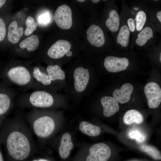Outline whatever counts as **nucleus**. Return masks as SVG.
Masks as SVG:
<instances>
[{"instance_id":"obj_1","label":"nucleus","mask_w":161,"mask_h":161,"mask_svg":"<svg viewBox=\"0 0 161 161\" xmlns=\"http://www.w3.org/2000/svg\"><path fill=\"white\" fill-rule=\"evenodd\" d=\"M6 147L10 155L14 159L22 160L29 156L30 151V142L22 133L14 131L7 137Z\"/></svg>"},{"instance_id":"obj_2","label":"nucleus","mask_w":161,"mask_h":161,"mask_svg":"<svg viewBox=\"0 0 161 161\" xmlns=\"http://www.w3.org/2000/svg\"><path fill=\"white\" fill-rule=\"evenodd\" d=\"M7 76L11 82L19 86L28 84L32 78L29 70L26 67L20 66L11 68L7 72Z\"/></svg>"},{"instance_id":"obj_3","label":"nucleus","mask_w":161,"mask_h":161,"mask_svg":"<svg viewBox=\"0 0 161 161\" xmlns=\"http://www.w3.org/2000/svg\"><path fill=\"white\" fill-rule=\"evenodd\" d=\"M54 18L56 24L60 28L64 30L70 29L72 24L71 8L66 4L59 6L55 11Z\"/></svg>"},{"instance_id":"obj_4","label":"nucleus","mask_w":161,"mask_h":161,"mask_svg":"<svg viewBox=\"0 0 161 161\" xmlns=\"http://www.w3.org/2000/svg\"><path fill=\"white\" fill-rule=\"evenodd\" d=\"M55 126L54 122L51 117L44 116L38 118L34 122V131L38 137H46L52 132Z\"/></svg>"},{"instance_id":"obj_5","label":"nucleus","mask_w":161,"mask_h":161,"mask_svg":"<svg viewBox=\"0 0 161 161\" xmlns=\"http://www.w3.org/2000/svg\"><path fill=\"white\" fill-rule=\"evenodd\" d=\"M144 92L149 107H158L161 102V89L158 84L154 82L148 83L144 87Z\"/></svg>"},{"instance_id":"obj_6","label":"nucleus","mask_w":161,"mask_h":161,"mask_svg":"<svg viewBox=\"0 0 161 161\" xmlns=\"http://www.w3.org/2000/svg\"><path fill=\"white\" fill-rule=\"evenodd\" d=\"M89 153L86 161H107L110 156L111 151L107 145L101 143L93 145L89 149Z\"/></svg>"},{"instance_id":"obj_7","label":"nucleus","mask_w":161,"mask_h":161,"mask_svg":"<svg viewBox=\"0 0 161 161\" xmlns=\"http://www.w3.org/2000/svg\"><path fill=\"white\" fill-rule=\"evenodd\" d=\"M129 62L126 58L108 56L105 58L104 64L106 69L111 72H117L126 70Z\"/></svg>"},{"instance_id":"obj_8","label":"nucleus","mask_w":161,"mask_h":161,"mask_svg":"<svg viewBox=\"0 0 161 161\" xmlns=\"http://www.w3.org/2000/svg\"><path fill=\"white\" fill-rule=\"evenodd\" d=\"M29 101L30 103L37 107L45 108L51 106L54 100L52 96L48 93L43 91H36L30 95Z\"/></svg>"},{"instance_id":"obj_9","label":"nucleus","mask_w":161,"mask_h":161,"mask_svg":"<svg viewBox=\"0 0 161 161\" xmlns=\"http://www.w3.org/2000/svg\"><path fill=\"white\" fill-rule=\"evenodd\" d=\"M71 47L70 43L66 40L61 39L53 44L48 50L47 54L50 58L58 59L63 57Z\"/></svg>"},{"instance_id":"obj_10","label":"nucleus","mask_w":161,"mask_h":161,"mask_svg":"<svg viewBox=\"0 0 161 161\" xmlns=\"http://www.w3.org/2000/svg\"><path fill=\"white\" fill-rule=\"evenodd\" d=\"M73 76L76 91L78 92L83 91L87 86L89 78L88 69L82 67H78L74 71Z\"/></svg>"},{"instance_id":"obj_11","label":"nucleus","mask_w":161,"mask_h":161,"mask_svg":"<svg viewBox=\"0 0 161 161\" xmlns=\"http://www.w3.org/2000/svg\"><path fill=\"white\" fill-rule=\"evenodd\" d=\"M87 39L92 45L97 47H102L105 42L103 32L98 26L92 24L86 32Z\"/></svg>"},{"instance_id":"obj_12","label":"nucleus","mask_w":161,"mask_h":161,"mask_svg":"<svg viewBox=\"0 0 161 161\" xmlns=\"http://www.w3.org/2000/svg\"><path fill=\"white\" fill-rule=\"evenodd\" d=\"M103 107V114L106 117L113 115L119 109L118 102L113 97L104 96L100 99Z\"/></svg>"},{"instance_id":"obj_13","label":"nucleus","mask_w":161,"mask_h":161,"mask_svg":"<svg viewBox=\"0 0 161 161\" xmlns=\"http://www.w3.org/2000/svg\"><path fill=\"white\" fill-rule=\"evenodd\" d=\"M133 85L129 83H126L121 87L113 92V96L117 101L121 104L128 102L130 99L131 95L133 90Z\"/></svg>"},{"instance_id":"obj_14","label":"nucleus","mask_w":161,"mask_h":161,"mask_svg":"<svg viewBox=\"0 0 161 161\" xmlns=\"http://www.w3.org/2000/svg\"><path fill=\"white\" fill-rule=\"evenodd\" d=\"M73 147L74 144L72 141L70 134L68 132L64 133L62 136L58 148L60 157L63 159L67 158L70 154V150Z\"/></svg>"},{"instance_id":"obj_15","label":"nucleus","mask_w":161,"mask_h":161,"mask_svg":"<svg viewBox=\"0 0 161 161\" xmlns=\"http://www.w3.org/2000/svg\"><path fill=\"white\" fill-rule=\"evenodd\" d=\"M23 32L24 29L23 27H20L18 28V24L16 21H12L8 27L7 40L12 44L17 43L23 35Z\"/></svg>"},{"instance_id":"obj_16","label":"nucleus","mask_w":161,"mask_h":161,"mask_svg":"<svg viewBox=\"0 0 161 161\" xmlns=\"http://www.w3.org/2000/svg\"><path fill=\"white\" fill-rule=\"evenodd\" d=\"M79 129L83 133L92 137L99 135L101 132L100 128L86 121L81 122L80 124Z\"/></svg>"},{"instance_id":"obj_17","label":"nucleus","mask_w":161,"mask_h":161,"mask_svg":"<svg viewBox=\"0 0 161 161\" xmlns=\"http://www.w3.org/2000/svg\"><path fill=\"white\" fill-rule=\"evenodd\" d=\"M143 120L142 114L139 112L135 109L128 110L126 112L123 117L124 122L127 125H130L134 123H140Z\"/></svg>"},{"instance_id":"obj_18","label":"nucleus","mask_w":161,"mask_h":161,"mask_svg":"<svg viewBox=\"0 0 161 161\" xmlns=\"http://www.w3.org/2000/svg\"><path fill=\"white\" fill-rule=\"evenodd\" d=\"M120 19L119 15L115 10H111L109 12V17L106 21L107 27L111 31L115 32L119 28Z\"/></svg>"},{"instance_id":"obj_19","label":"nucleus","mask_w":161,"mask_h":161,"mask_svg":"<svg viewBox=\"0 0 161 161\" xmlns=\"http://www.w3.org/2000/svg\"><path fill=\"white\" fill-rule=\"evenodd\" d=\"M47 72L52 81L63 80L65 78V72L58 65L48 66Z\"/></svg>"},{"instance_id":"obj_20","label":"nucleus","mask_w":161,"mask_h":161,"mask_svg":"<svg viewBox=\"0 0 161 161\" xmlns=\"http://www.w3.org/2000/svg\"><path fill=\"white\" fill-rule=\"evenodd\" d=\"M39 43L38 36L36 35H33L24 40L20 43L19 46L22 49L26 48L28 51L31 52L37 48Z\"/></svg>"},{"instance_id":"obj_21","label":"nucleus","mask_w":161,"mask_h":161,"mask_svg":"<svg viewBox=\"0 0 161 161\" xmlns=\"http://www.w3.org/2000/svg\"><path fill=\"white\" fill-rule=\"evenodd\" d=\"M153 32L152 29L150 27H146L138 34V38L136 40V43L138 45L143 46L150 39L153 38Z\"/></svg>"},{"instance_id":"obj_22","label":"nucleus","mask_w":161,"mask_h":161,"mask_svg":"<svg viewBox=\"0 0 161 161\" xmlns=\"http://www.w3.org/2000/svg\"><path fill=\"white\" fill-rule=\"evenodd\" d=\"M32 74L33 77L37 81L43 85L47 86L51 83L52 81L47 73L42 72L38 67L34 68Z\"/></svg>"},{"instance_id":"obj_23","label":"nucleus","mask_w":161,"mask_h":161,"mask_svg":"<svg viewBox=\"0 0 161 161\" xmlns=\"http://www.w3.org/2000/svg\"><path fill=\"white\" fill-rule=\"evenodd\" d=\"M130 35V30L128 27L126 25L123 26L117 36V42L123 47H127L129 43Z\"/></svg>"},{"instance_id":"obj_24","label":"nucleus","mask_w":161,"mask_h":161,"mask_svg":"<svg viewBox=\"0 0 161 161\" xmlns=\"http://www.w3.org/2000/svg\"><path fill=\"white\" fill-rule=\"evenodd\" d=\"M10 104L11 101L9 96L5 94L0 93V116L7 111Z\"/></svg>"},{"instance_id":"obj_25","label":"nucleus","mask_w":161,"mask_h":161,"mask_svg":"<svg viewBox=\"0 0 161 161\" xmlns=\"http://www.w3.org/2000/svg\"><path fill=\"white\" fill-rule=\"evenodd\" d=\"M128 134L129 138L135 140L138 142H142L146 139L145 134L138 129L133 128L130 129Z\"/></svg>"},{"instance_id":"obj_26","label":"nucleus","mask_w":161,"mask_h":161,"mask_svg":"<svg viewBox=\"0 0 161 161\" xmlns=\"http://www.w3.org/2000/svg\"><path fill=\"white\" fill-rule=\"evenodd\" d=\"M140 148L142 151L154 159L157 160H161L160 153L155 148L148 145H143L140 146Z\"/></svg>"},{"instance_id":"obj_27","label":"nucleus","mask_w":161,"mask_h":161,"mask_svg":"<svg viewBox=\"0 0 161 161\" xmlns=\"http://www.w3.org/2000/svg\"><path fill=\"white\" fill-rule=\"evenodd\" d=\"M27 27L25 29L24 33L27 36L31 34L36 30L38 24L35 22L34 18L30 16L27 17L26 21Z\"/></svg>"},{"instance_id":"obj_28","label":"nucleus","mask_w":161,"mask_h":161,"mask_svg":"<svg viewBox=\"0 0 161 161\" xmlns=\"http://www.w3.org/2000/svg\"><path fill=\"white\" fill-rule=\"evenodd\" d=\"M146 16L144 12L140 11L136 16V27L137 31H140L143 28L146 21Z\"/></svg>"},{"instance_id":"obj_29","label":"nucleus","mask_w":161,"mask_h":161,"mask_svg":"<svg viewBox=\"0 0 161 161\" xmlns=\"http://www.w3.org/2000/svg\"><path fill=\"white\" fill-rule=\"evenodd\" d=\"M7 33L5 22L4 19L0 16V42L4 39Z\"/></svg>"},{"instance_id":"obj_30","label":"nucleus","mask_w":161,"mask_h":161,"mask_svg":"<svg viewBox=\"0 0 161 161\" xmlns=\"http://www.w3.org/2000/svg\"><path fill=\"white\" fill-rule=\"evenodd\" d=\"M127 24L129 30L134 32L135 30V25L133 19L131 18H129L127 20Z\"/></svg>"},{"instance_id":"obj_31","label":"nucleus","mask_w":161,"mask_h":161,"mask_svg":"<svg viewBox=\"0 0 161 161\" xmlns=\"http://www.w3.org/2000/svg\"><path fill=\"white\" fill-rule=\"evenodd\" d=\"M6 2L5 0H0V10L4 6Z\"/></svg>"},{"instance_id":"obj_32","label":"nucleus","mask_w":161,"mask_h":161,"mask_svg":"<svg viewBox=\"0 0 161 161\" xmlns=\"http://www.w3.org/2000/svg\"><path fill=\"white\" fill-rule=\"evenodd\" d=\"M47 16H41V18H40V21L42 22H44L47 21Z\"/></svg>"},{"instance_id":"obj_33","label":"nucleus","mask_w":161,"mask_h":161,"mask_svg":"<svg viewBox=\"0 0 161 161\" xmlns=\"http://www.w3.org/2000/svg\"><path fill=\"white\" fill-rule=\"evenodd\" d=\"M157 16L160 22L161 23V11H160L157 13Z\"/></svg>"},{"instance_id":"obj_34","label":"nucleus","mask_w":161,"mask_h":161,"mask_svg":"<svg viewBox=\"0 0 161 161\" xmlns=\"http://www.w3.org/2000/svg\"><path fill=\"white\" fill-rule=\"evenodd\" d=\"M66 54L67 56L70 57L72 55V53L71 51L69 50L66 53Z\"/></svg>"},{"instance_id":"obj_35","label":"nucleus","mask_w":161,"mask_h":161,"mask_svg":"<svg viewBox=\"0 0 161 161\" xmlns=\"http://www.w3.org/2000/svg\"><path fill=\"white\" fill-rule=\"evenodd\" d=\"M0 161H4L2 154L0 151Z\"/></svg>"},{"instance_id":"obj_36","label":"nucleus","mask_w":161,"mask_h":161,"mask_svg":"<svg viewBox=\"0 0 161 161\" xmlns=\"http://www.w3.org/2000/svg\"><path fill=\"white\" fill-rule=\"evenodd\" d=\"M32 161H48L45 159H39L38 160H34Z\"/></svg>"},{"instance_id":"obj_37","label":"nucleus","mask_w":161,"mask_h":161,"mask_svg":"<svg viewBox=\"0 0 161 161\" xmlns=\"http://www.w3.org/2000/svg\"><path fill=\"white\" fill-rule=\"evenodd\" d=\"M100 0H91V1L94 3H97Z\"/></svg>"},{"instance_id":"obj_38","label":"nucleus","mask_w":161,"mask_h":161,"mask_svg":"<svg viewBox=\"0 0 161 161\" xmlns=\"http://www.w3.org/2000/svg\"><path fill=\"white\" fill-rule=\"evenodd\" d=\"M85 0H78L77 1L80 2H83L84 1H85Z\"/></svg>"},{"instance_id":"obj_39","label":"nucleus","mask_w":161,"mask_h":161,"mask_svg":"<svg viewBox=\"0 0 161 161\" xmlns=\"http://www.w3.org/2000/svg\"><path fill=\"white\" fill-rule=\"evenodd\" d=\"M134 10L137 11L139 9V8L137 7H135L134 8Z\"/></svg>"},{"instance_id":"obj_40","label":"nucleus","mask_w":161,"mask_h":161,"mask_svg":"<svg viewBox=\"0 0 161 161\" xmlns=\"http://www.w3.org/2000/svg\"><path fill=\"white\" fill-rule=\"evenodd\" d=\"M160 62H161V53H160Z\"/></svg>"},{"instance_id":"obj_41","label":"nucleus","mask_w":161,"mask_h":161,"mask_svg":"<svg viewBox=\"0 0 161 161\" xmlns=\"http://www.w3.org/2000/svg\"><path fill=\"white\" fill-rule=\"evenodd\" d=\"M154 1H158V0H154Z\"/></svg>"}]
</instances>
